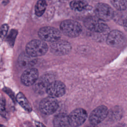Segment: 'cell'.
Listing matches in <instances>:
<instances>
[{"mask_svg":"<svg viewBox=\"0 0 127 127\" xmlns=\"http://www.w3.org/2000/svg\"><path fill=\"white\" fill-rule=\"evenodd\" d=\"M84 24L88 30L96 35L105 36L109 33L108 25L97 18H87L84 20Z\"/></svg>","mask_w":127,"mask_h":127,"instance_id":"1","label":"cell"},{"mask_svg":"<svg viewBox=\"0 0 127 127\" xmlns=\"http://www.w3.org/2000/svg\"><path fill=\"white\" fill-rule=\"evenodd\" d=\"M61 31L66 36L69 37L78 36L82 31V27L79 23L71 19L63 21L60 25Z\"/></svg>","mask_w":127,"mask_h":127,"instance_id":"2","label":"cell"},{"mask_svg":"<svg viewBox=\"0 0 127 127\" xmlns=\"http://www.w3.org/2000/svg\"><path fill=\"white\" fill-rule=\"evenodd\" d=\"M48 50L47 44L42 40H33L26 46V52L30 55L37 57L45 55Z\"/></svg>","mask_w":127,"mask_h":127,"instance_id":"3","label":"cell"},{"mask_svg":"<svg viewBox=\"0 0 127 127\" xmlns=\"http://www.w3.org/2000/svg\"><path fill=\"white\" fill-rule=\"evenodd\" d=\"M38 36L43 41L54 42L60 39L61 32L57 29L50 27H44L38 31Z\"/></svg>","mask_w":127,"mask_h":127,"instance_id":"4","label":"cell"},{"mask_svg":"<svg viewBox=\"0 0 127 127\" xmlns=\"http://www.w3.org/2000/svg\"><path fill=\"white\" fill-rule=\"evenodd\" d=\"M94 12L96 17L102 21H109L114 16L113 9L109 5L104 3L97 4L95 6Z\"/></svg>","mask_w":127,"mask_h":127,"instance_id":"5","label":"cell"},{"mask_svg":"<svg viewBox=\"0 0 127 127\" xmlns=\"http://www.w3.org/2000/svg\"><path fill=\"white\" fill-rule=\"evenodd\" d=\"M106 41L109 46L116 48H122L126 43L125 35L117 30H114L110 32L107 37Z\"/></svg>","mask_w":127,"mask_h":127,"instance_id":"6","label":"cell"},{"mask_svg":"<svg viewBox=\"0 0 127 127\" xmlns=\"http://www.w3.org/2000/svg\"><path fill=\"white\" fill-rule=\"evenodd\" d=\"M58 107L57 100L50 96L44 98L39 104V109L41 112L46 115H51L55 113Z\"/></svg>","mask_w":127,"mask_h":127,"instance_id":"7","label":"cell"},{"mask_svg":"<svg viewBox=\"0 0 127 127\" xmlns=\"http://www.w3.org/2000/svg\"><path fill=\"white\" fill-rule=\"evenodd\" d=\"M87 118L86 111L82 108H77L72 111L68 115L70 126L78 127L82 125Z\"/></svg>","mask_w":127,"mask_h":127,"instance_id":"8","label":"cell"},{"mask_svg":"<svg viewBox=\"0 0 127 127\" xmlns=\"http://www.w3.org/2000/svg\"><path fill=\"white\" fill-rule=\"evenodd\" d=\"M50 50L51 52L55 55L63 56L68 54L70 52L71 46L67 41L59 39L51 44Z\"/></svg>","mask_w":127,"mask_h":127,"instance_id":"9","label":"cell"},{"mask_svg":"<svg viewBox=\"0 0 127 127\" xmlns=\"http://www.w3.org/2000/svg\"><path fill=\"white\" fill-rule=\"evenodd\" d=\"M109 111L106 106H99L91 113L89 117V122L91 124L97 125L107 117Z\"/></svg>","mask_w":127,"mask_h":127,"instance_id":"10","label":"cell"},{"mask_svg":"<svg viewBox=\"0 0 127 127\" xmlns=\"http://www.w3.org/2000/svg\"><path fill=\"white\" fill-rule=\"evenodd\" d=\"M54 75L52 73H46L38 79L34 84V90L38 94H43L47 91V89L50 83L54 81Z\"/></svg>","mask_w":127,"mask_h":127,"instance_id":"11","label":"cell"},{"mask_svg":"<svg viewBox=\"0 0 127 127\" xmlns=\"http://www.w3.org/2000/svg\"><path fill=\"white\" fill-rule=\"evenodd\" d=\"M46 93L53 98L63 96L65 93V86L62 81L54 80L49 85Z\"/></svg>","mask_w":127,"mask_h":127,"instance_id":"12","label":"cell"},{"mask_svg":"<svg viewBox=\"0 0 127 127\" xmlns=\"http://www.w3.org/2000/svg\"><path fill=\"white\" fill-rule=\"evenodd\" d=\"M39 72L38 70L34 67L26 69L21 76L22 83L26 86H30L35 83L38 79Z\"/></svg>","mask_w":127,"mask_h":127,"instance_id":"13","label":"cell"},{"mask_svg":"<svg viewBox=\"0 0 127 127\" xmlns=\"http://www.w3.org/2000/svg\"><path fill=\"white\" fill-rule=\"evenodd\" d=\"M36 57H33L26 52L20 54L18 58V63L22 68H29L33 67L37 62Z\"/></svg>","mask_w":127,"mask_h":127,"instance_id":"14","label":"cell"},{"mask_svg":"<svg viewBox=\"0 0 127 127\" xmlns=\"http://www.w3.org/2000/svg\"><path fill=\"white\" fill-rule=\"evenodd\" d=\"M53 125L55 127H69L68 115L64 113L57 115L53 119Z\"/></svg>","mask_w":127,"mask_h":127,"instance_id":"15","label":"cell"},{"mask_svg":"<svg viewBox=\"0 0 127 127\" xmlns=\"http://www.w3.org/2000/svg\"><path fill=\"white\" fill-rule=\"evenodd\" d=\"M16 100L25 110L28 112L32 111V108L30 103L22 93L19 92L17 94L16 96Z\"/></svg>","mask_w":127,"mask_h":127,"instance_id":"16","label":"cell"},{"mask_svg":"<svg viewBox=\"0 0 127 127\" xmlns=\"http://www.w3.org/2000/svg\"><path fill=\"white\" fill-rule=\"evenodd\" d=\"M70 8L75 11H81L87 8V2L83 0H73L70 3Z\"/></svg>","mask_w":127,"mask_h":127,"instance_id":"17","label":"cell"},{"mask_svg":"<svg viewBox=\"0 0 127 127\" xmlns=\"http://www.w3.org/2000/svg\"><path fill=\"white\" fill-rule=\"evenodd\" d=\"M47 2L45 0H39L35 6V14L38 16H42L47 7Z\"/></svg>","mask_w":127,"mask_h":127,"instance_id":"18","label":"cell"},{"mask_svg":"<svg viewBox=\"0 0 127 127\" xmlns=\"http://www.w3.org/2000/svg\"><path fill=\"white\" fill-rule=\"evenodd\" d=\"M113 5L119 10H124L127 8V0H110Z\"/></svg>","mask_w":127,"mask_h":127,"instance_id":"19","label":"cell"},{"mask_svg":"<svg viewBox=\"0 0 127 127\" xmlns=\"http://www.w3.org/2000/svg\"><path fill=\"white\" fill-rule=\"evenodd\" d=\"M8 30V26L6 24L2 25L0 27V41H2L5 38Z\"/></svg>","mask_w":127,"mask_h":127,"instance_id":"20","label":"cell"},{"mask_svg":"<svg viewBox=\"0 0 127 127\" xmlns=\"http://www.w3.org/2000/svg\"><path fill=\"white\" fill-rule=\"evenodd\" d=\"M0 114L4 118H6L7 113L5 110V102L3 98H0Z\"/></svg>","mask_w":127,"mask_h":127,"instance_id":"21","label":"cell"},{"mask_svg":"<svg viewBox=\"0 0 127 127\" xmlns=\"http://www.w3.org/2000/svg\"><path fill=\"white\" fill-rule=\"evenodd\" d=\"M3 90V91H4L5 93H6L9 95V96L11 98V99H12L13 101H14V102L15 101V100H16V98H15L14 93L12 92V91L10 89L7 88V87H5V88H4Z\"/></svg>","mask_w":127,"mask_h":127,"instance_id":"22","label":"cell"},{"mask_svg":"<svg viewBox=\"0 0 127 127\" xmlns=\"http://www.w3.org/2000/svg\"><path fill=\"white\" fill-rule=\"evenodd\" d=\"M35 125L37 127H46L44 124L38 121H35Z\"/></svg>","mask_w":127,"mask_h":127,"instance_id":"23","label":"cell"},{"mask_svg":"<svg viewBox=\"0 0 127 127\" xmlns=\"http://www.w3.org/2000/svg\"><path fill=\"white\" fill-rule=\"evenodd\" d=\"M123 26H124V27L125 29L126 30V31H127V17H126L124 20Z\"/></svg>","mask_w":127,"mask_h":127,"instance_id":"24","label":"cell"},{"mask_svg":"<svg viewBox=\"0 0 127 127\" xmlns=\"http://www.w3.org/2000/svg\"><path fill=\"white\" fill-rule=\"evenodd\" d=\"M86 127H98V126L97 125H95L90 124V125H88V126H86Z\"/></svg>","mask_w":127,"mask_h":127,"instance_id":"25","label":"cell"},{"mask_svg":"<svg viewBox=\"0 0 127 127\" xmlns=\"http://www.w3.org/2000/svg\"><path fill=\"white\" fill-rule=\"evenodd\" d=\"M0 127H5L4 126H3V125H1L0 124Z\"/></svg>","mask_w":127,"mask_h":127,"instance_id":"26","label":"cell"}]
</instances>
